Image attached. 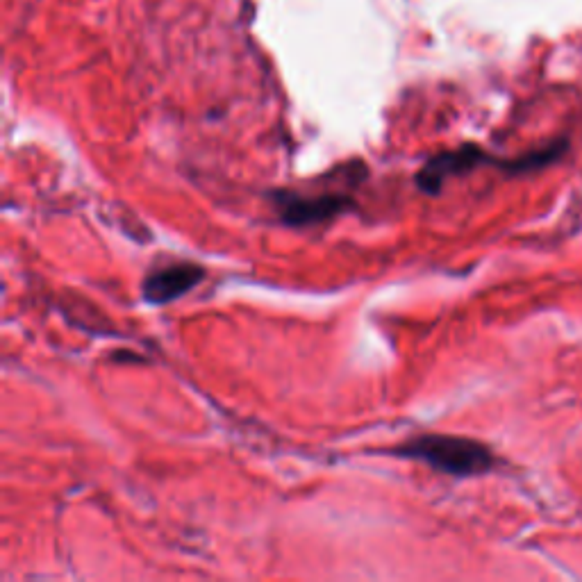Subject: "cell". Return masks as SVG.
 Listing matches in <instances>:
<instances>
[{"mask_svg": "<svg viewBox=\"0 0 582 582\" xmlns=\"http://www.w3.org/2000/svg\"><path fill=\"white\" fill-rule=\"evenodd\" d=\"M205 278V269L194 262H171L151 271L141 285L144 301L151 305H169L189 294Z\"/></svg>", "mask_w": 582, "mask_h": 582, "instance_id": "277c9868", "label": "cell"}, {"mask_svg": "<svg viewBox=\"0 0 582 582\" xmlns=\"http://www.w3.org/2000/svg\"><path fill=\"white\" fill-rule=\"evenodd\" d=\"M569 151V141L560 139L555 144L539 148V151H530L526 155L510 157V160H503V157H494L487 151H482L478 146H462L455 148V151H444L423 164V169L417 173V187L428 196L442 194L444 185L451 178L467 176V173L480 169V166H494L498 171L512 173V176H521V173H532L539 169H546V166L555 164L560 157L567 155Z\"/></svg>", "mask_w": 582, "mask_h": 582, "instance_id": "6da1fadb", "label": "cell"}, {"mask_svg": "<svg viewBox=\"0 0 582 582\" xmlns=\"http://www.w3.org/2000/svg\"><path fill=\"white\" fill-rule=\"evenodd\" d=\"M396 457L417 460L453 478H476L492 471L498 460L492 448L471 437L417 435L394 448Z\"/></svg>", "mask_w": 582, "mask_h": 582, "instance_id": "7a4b0ae2", "label": "cell"}, {"mask_svg": "<svg viewBox=\"0 0 582 582\" xmlns=\"http://www.w3.org/2000/svg\"><path fill=\"white\" fill-rule=\"evenodd\" d=\"M271 201L278 219L291 228L317 226L353 207V196L346 191H326L314 196L298 194V191H273Z\"/></svg>", "mask_w": 582, "mask_h": 582, "instance_id": "3957f363", "label": "cell"}]
</instances>
